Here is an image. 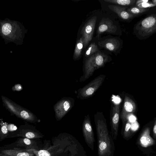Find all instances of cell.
<instances>
[{"label": "cell", "instance_id": "obj_9", "mask_svg": "<svg viewBox=\"0 0 156 156\" xmlns=\"http://www.w3.org/2000/svg\"><path fill=\"white\" fill-rule=\"evenodd\" d=\"M116 26L113 25L112 22L107 19L102 20L100 22L97 30L98 36L104 32L114 33L117 30Z\"/></svg>", "mask_w": 156, "mask_h": 156}, {"label": "cell", "instance_id": "obj_22", "mask_svg": "<svg viewBox=\"0 0 156 156\" xmlns=\"http://www.w3.org/2000/svg\"><path fill=\"white\" fill-rule=\"evenodd\" d=\"M139 127V125L138 122L136 121L133 122H132L131 125V129L133 130H136Z\"/></svg>", "mask_w": 156, "mask_h": 156}, {"label": "cell", "instance_id": "obj_11", "mask_svg": "<svg viewBox=\"0 0 156 156\" xmlns=\"http://www.w3.org/2000/svg\"><path fill=\"white\" fill-rule=\"evenodd\" d=\"M108 7L123 19L128 20L131 16V14L129 12L126 11L123 8L117 5H109Z\"/></svg>", "mask_w": 156, "mask_h": 156}, {"label": "cell", "instance_id": "obj_18", "mask_svg": "<svg viewBox=\"0 0 156 156\" xmlns=\"http://www.w3.org/2000/svg\"><path fill=\"white\" fill-rule=\"evenodd\" d=\"M131 127V124L128 121L126 124L124 131V135L126 136L129 133V130Z\"/></svg>", "mask_w": 156, "mask_h": 156}, {"label": "cell", "instance_id": "obj_24", "mask_svg": "<svg viewBox=\"0 0 156 156\" xmlns=\"http://www.w3.org/2000/svg\"><path fill=\"white\" fill-rule=\"evenodd\" d=\"M30 154L29 153L25 152H21L18 153L16 156H30Z\"/></svg>", "mask_w": 156, "mask_h": 156}, {"label": "cell", "instance_id": "obj_6", "mask_svg": "<svg viewBox=\"0 0 156 156\" xmlns=\"http://www.w3.org/2000/svg\"><path fill=\"white\" fill-rule=\"evenodd\" d=\"M82 129L85 141L90 147L93 149L94 141V134L89 115L85 117L82 125Z\"/></svg>", "mask_w": 156, "mask_h": 156}, {"label": "cell", "instance_id": "obj_10", "mask_svg": "<svg viewBox=\"0 0 156 156\" xmlns=\"http://www.w3.org/2000/svg\"><path fill=\"white\" fill-rule=\"evenodd\" d=\"M140 141L142 146L145 147L154 144V140L150 136L149 129H146L143 132L140 138Z\"/></svg>", "mask_w": 156, "mask_h": 156}, {"label": "cell", "instance_id": "obj_5", "mask_svg": "<svg viewBox=\"0 0 156 156\" xmlns=\"http://www.w3.org/2000/svg\"><path fill=\"white\" fill-rule=\"evenodd\" d=\"M97 18V16H94L88 20L80 31V34L83 38V46L85 48L92 39Z\"/></svg>", "mask_w": 156, "mask_h": 156}, {"label": "cell", "instance_id": "obj_27", "mask_svg": "<svg viewBox=\"0 0 156 156\" xmlns=\"http://www.w3.org/2000/svg\"><path fill=\"white\" fill-rule=\"evenodd\" d=\"M24 142L27 145H30L31 144L30 140L27 138H24L23 140Z\"/></svg>", "mask_w": 156, "mask_h": 156}, {"label": "cell", "instance_id": "obj_20", "mask_svg": "<svg viewBox=\"0 0 156 156\" xmlns=\"http://www.w3.org/2000/svg\"><path fill=\"white\" fill-rule=\"evenodd\" d=\"M20 115L23 118L25 119H28L30 117L29 113L25 110L22 111L20 113Z\"/></svg>", "mask_w": 156, "mask_h": 156}, {"label": "cell", "instance_id": "obj_25", "mask_svg": "<svg viewBox=\"0 0 156 156\" xmlns=\"http://www.w3.org/2000/svg\"><path fill=\"white\" fill-rule=\"evenodd\" d=\"M1 130L2 132L5 134L7 133L8 132V129L6 126H4L1 128Z\"/></svg>", "mask_w": 156, "mask_h": 156}, {"label": "cell", "instance_id": "obj_17", "mask_svg": "<svg viewBox=\"0 0 156 156\" xmlns=\"http://www.w3.org/2000/svg\"><path fill=\"white\" fill-rule=\"evenodd\" d=\"M12 27L10 24L6 23L4 24L2 27V31L5 35H7L10 34L11 30Z\"/></svg>", "mask_w": 156, "mask_h": 156}, {"label": "cell", "instance_id": "obj_26", "mask_svg": "<svg viewBox=\"0 0 156 156\" xmlns=\"http://www.w3.org/2000/svg\"><path fill=\"white\" fill-rule=\"evenodd\" d=\"M129 121L130 122H133L136 121V118L133 115L129 117Z\"/></svg>", "mask_w": 156, "mask_h": 156}, {"label": "cell", "instance_id": "obj_16", "mask_svg": "<svg viewBox=\"0 0 156 156\" xmlns=\"http://www.w3.org/2000/svg\"><path fill=\"white\" fill-rule=\"evenodd\" d=\"M105 2L121 5H128L131 4L133 2L130 0H105Z\"/></svg>", "mask_w": 156, "mask_h": 156}, {"label": "cell", "instance_id": "obj_19", "mask_svg": "<svg viewBox=\"0 0 156 156\" xmlns=\"http://www.w3.org/2000/svg\"><path fill=\"white\" fill-rule=\"evenodd\" d=\"M38 156H51L50 154L45 150H40L38 152Z\"/></svg>", "mask_w": 156, "mask_h": 156}, {"label": "cell", "instance_id": "obj_13", "mask_svg": "<svg viewBox=\"0 0 156 156\" xmlns=\"http://www.w3.org/2000/svg\"><path fill=\"white\" fill-rule=\"evenodd\" d=\"M83 46V38L82 36L76 42L73 56L75 59H77L80 56Z\"/></svg>", "mask_w": 156, "mask_h": 156}, {"label": "cell", "instance_id": "obj_3", "mask_svg": "<svg viewBox=\"0 0 156 156\" xmlns=\"http://www.w3.org/2000/svg\"><path fill=\"white\" fill-rule=\"evenodd\" d=\"M106 76L101 74L91 81L87 84L77 90V98L84 100L92 97L102 85Z\"/></svg>", "mask_w": 156, "mask_h": 156}, {"label": "cell", "instance_id": "obj_14", "mask_svg": "<svg viewBox=\"0 0 156 156\" xmlns=\"http://www.w3.org/2000/svg\"><path fill=\"white\" fill-rule=\"evenodd\" d=\"M156 20L153 17H147L142 22V25L144 28H149L153 26L156 23Z\"/></svg>", "mask_w": 156, "mask_h": 156}, {"label": "cell", "instance_id": "obj_2", "mask_svg": "<svg viewBox=\"0 0 156 156\" xmlns=\"http://www.w3.org/2000/svg\"><path fill=\"white\" fill-rule=\"evenodd\" d=\"M108 61V57L104 53L98 52L88 57L83 66V74L79 79L82 82L92 76L94 71L103 67Z\"/></svg>", "mask_w": 156, "mask_h": 156}, {"label": "cell", "instance_id": "obj_15", "mask_svg": "<svg viewBox=\"0 0 156 156\" xmlns=\"http://www.w3.org/2000/svg\"><path fill=\"white\" fill-rule=\"evenodd\" d=\"M98 49L97 45L94 43H92L86 51L85 56L86 58H88L90 55H92L94 53L98 52Z\"/></svg>", "mask_w": 156, "mask_h": 156}, {"label": "cell", "instance_id": "obj_28", "mask_svg": "<svg viewBox=\"0 0 156 156\" xmlns=\"http://www.w3.org/2000/svg\"><path fill=\"white\" fill-rule=\"evenodd\" d=\"M153 133L155 137H156V121H155L153 128Z\"/></svg>", "mask_w": 156, "mask_h": 156}, {"label": "cell", "instance_id": "obj_12", "mask_svg": "<svg viewBox=\"0 0 156 156\" xmlns=\"http://www.w3.org/2000/svg\"><path fill=\"white\" fill-rule=\"evenodd\" d=\"M102 43L103 47L111 51H116L119 45L118 41L115 39L105 40Z\"/></svg>", "mask_w": 156, "mask_h": 156}, {"label": "cell", "instance_id": "obj_4", "mask_svg": "<svg viewBox=\"0 0 156 156\" xmlns=\"http://www.w3.org/2000/svg\"><path fill=\"white\" fill-rule=\"evenodd\" d=\"M120 104H114L110 112V123L112 135L115 139L118 134L120 116Z\"/></svg>", "mask_w": 156, "mask_h": 156}, {"label": "cell", "instance_id": "obj_23", "mask_svg": "<svg viewBox=\"0 0 156 156\" xmlns=\"http://www.w3.org/2000/svg\"><path fill=\"white\" fill-rule=\"evenodd\" d=\"M25 136L27 138L32 139L34 137L35 135L32 132H28L26 134Z\"/></svg>", "mask_w": 156, "mask_h": 156}, {"label": "cell", "instance_id": "obj_7", "mask_svg": "<svg viewBox=\"0 0 156 156\" xmlns=\"http://www.w3.org/2000/svg\"><path fill=\"white\" fill-rule=\"evenodd\" d=\"M136 110V105L133 101L129 96H125L120 117L124 122L129 116L134 113Z\"/></svg>", "mask_w": 156, "mask_h": 156}, {"label": "cell", "instance_id": "obj_8", "mask_svg": "<svg viewBox=\"0 0 156 156\" xmlns=\"http://www.w3.org/2000/svg\"><path fill=\"white\" fill-rule=\"evenodd\" d=\"M75 103L74 99L66 98L62 100L57 104L56 111L57 116L61 118L72 108Z\"/></svg>", "mask_w": 156, "mask_h": 156}, {"label": "cell", "instance_id": "obj_21", "mask_svg": "<svg viewBox=\"0 0 156 156\" xmlns=\"http://www.w3.org/2000/svg\"><path fill=\"white\" fill-rule=\"evenodd\" d=\"M128 11H129L133 14H138L140 12V10L137 7H133L129 9H128Z\"/></svg>", "mask_w": 156, "mask_h": 156}, {"label": "cell", "instance_id": "obj_1", "mask_svg": "<svg viewBox=\"0 0 156 156\" xmlns=\"http://www.w3.org/2000/svg\"><path fill=\"white\" fill-rule=\"evenodd\" d=\"M94 120L98 138L99 156L111 154V144L107 128L106 120L102 112L94 115Z\"/></svg>", "mask_w": 156, "mask_h": 156}]
</instances>
